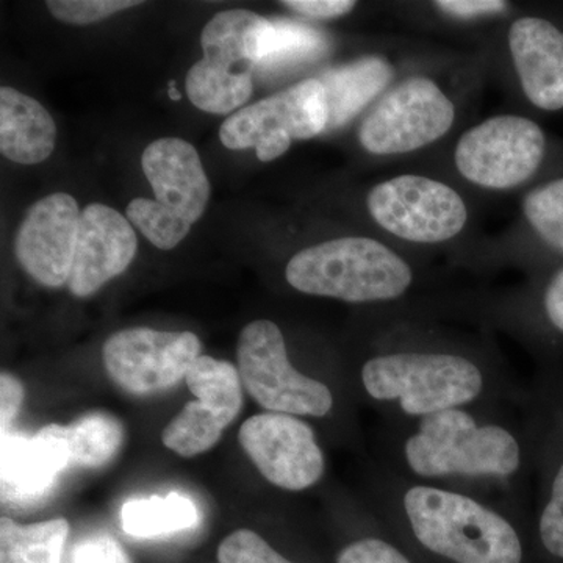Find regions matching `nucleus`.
<instances>
[{
    "label": "nucleus",
    "mask_w": 563,
    "mask_h": 563,
    "mask_svg": "<svg viewBox=\"0 0 563 563\" xmlns=\"http://www.w3.org/2000/svg\"><path fill=\"white\" fill-rule=\"evenodd\" d=\"M70 466L99 468L109 463L121 450L124 429L120 420L106 412L85 415L73 424L65 426Z\"/></svg>",
    "instance_id": "obj_24"
},
{
    "label": "nucleus",
    "mask_w": 563,
    "mask_h": 563,
    "mask_svg": "<svg viewBox=\"0 0 563 563\" xmlns=\"http://www.w3.org/2000/svg\"><path fill=\"white\" fill-rule=\"evenodd\" d=\"M391 76V66L383 58H363L325 73L320 81L328 96V129L340 128L350 121L383 90Z\"/></svg>",
    "instance_id": "obj_21"
},
{
    "label": "nucleus",
    "mask_w": 563,
    "mask_h": 563,
    "mask_svg": "<svg viewBox=\"0 0 563 563\" xmlns=\"http://www.w3.org/2000/svg\"><path fill=\"white\" fill-rule=\"evenodd\" d=\"M366 207L383 231L415 244L451 242L470 220L461 192L442 180L417 174H401L374 185Z\"/></svg>",
    "instance_id": "obj_9"
},
{
    "label": "nucleus",
    "mask_w": 563,
    "mask_h": 563,
    "mask_svg": "<svg viewBox=\"0 0 563 563\" xmlns=\"http://www.w3.org/2000/svg\"><path fill=\"white\" fill-rule=\"evenodd\" d=\"M373 512L421 551L446 563H523L521 512L440 485L374 470Z\"/></svg>",
    "instance_id": "obj_3"
},
{
    "label": "nucleus",
    "mask_w": 563,
    "mask_h": 563,
    "mask_svg": "<svg viewBox=\"0 0 563 563\" xmlns=\"http://www.w3.org/2000/svg\"><path fill=\"white\" fill-rule=\"evenodd\" d=\"M201 340L192 332L124 329L103 344V368L122 390L151 395L181 383L201 357Z\"/></svg>",
    "instance_id": "obj_12"
},
{
    "label": "nucleus",
    "mask_w": 563,
    "mask_h": 563,
    "mask_svg": "<svg viewBox=\"0 0 563 563\" xmlns=\"http://www.w3.org/2000/svg\"><path fill=\"white\" fill-rule=\"evenodd\" d=\"M199 521L195 503L180 493L131 499L122 506V531L136 539H155L195 528Z\"/></svg>",
    "instance_id": "obj_22"
},
{
    "label": "nucleus",
    "mask_w": 563,
    "mask_h": 563,
    "mask_svg": "<svg viewBox=\"0 0 563 563\" xmlns=\"http://www.w3.org/2000/svg\"><path fill=\"white\" fill-rule=\"evenodd\" d=\"M128 220L158 250H174L184 242L191 225L177 220L152 199L136 198L128 206Z\"/></svg>",
    "instance_id": "obj_27"
},
{
    "label": "nucleus",
    "mask_w": 563,
    "mask_h": 563,
    "mask_svg": "<svg viewBox=\"0 0 563 563\" xmlns=\"http://www.w3.org/2000/svg\"><path fill=\"white\" fill-rule=\"evenodd\" d=\"M139 247L131 221L103 203H90L80 214L79 236L69 276V290L88 298L120 276Z\"/></svg>",
    "instance_id": "obj_16"
},
{
    "label": "nucleus",
    "mask_w": 563,
    "mask_h": 563,
    "mask_svg": "<svg viewBox=\"0 0 563 563\" xmlns=\"http://www.w3.org/2000/svg\"><path fill=\"white\" fill-rule=\"evenodd\" d=\"M536 484L533 531L544 553L563 561V368L543 374L526 399Z\"/></svg>",
    "instance_id": "obj_11"
},
{
    "label": "nucleus",
    "mask_w": 563,
    "mask_h": 563,
    "mask_svg": "<svg viewBox=\"0 0 563 563\" xmlns=\"http://www.w3.org/2000/svg\"><path fill=\"white\" fill-rule=\"evenodd\" d=\"M70 466L65 426L47 424L33 437L2 435L3 501L43 496Z\"/></svg>",
    "instance_id": "obj_19"
},
{
    "label": "nucleus",
    "mask_w": 563,
    "mask_h": 563,
    "mask_svg": "<svg viewBox=\"0 0 563 563\" xmlns=\"http://www.w3.org/2000/svg\"><path fill=\"white\" fill-rule=\"evenodd\" d=\"M433 7L454 20H474L506 13L510 3L504 0H439Z\"/></svg>",
    "instance_id": "obj_32"
},
{
    "label": "nucleus",
    "mask_w": 563,
    "mask_h": 563,
    "mask_svg": "<svg viewBox=\"0 0 563 563\" xmlns=\"http://www.w3.org/2000/svg\"><path fill=\"white\" fill-rule=\"evenodd\" d=\"M548 152L550 141L539 122L521 114H496L462 133L454 163L474 187L507 191L532 180Z\"/></svg>",
    "instance_id": "obj_7"
},
{
    "label": "nucleus",
    "mask_w": 563,
    "mask_h": 563,
    "mask_svg": "<svg viewBox=\"0 0 563 563\" xmlns=\"http://www.w3.org/2000/svg\"><path fill=\"white\" fill-rule=\"evenodd\" d=\"M355 387L387 424H409L451 409L518 406L528 395L487 352L391 339L363 358Z\"/></svg>",
    "instance_id": "obj_2"
},
{
    "label": "nucleus",
    "mask_w": 563,
    "mask_h": 563,
    "mask_svg": "<svg viewBox=\"0 0 563 563\" xmlns=\"http://www.w3.org/2000/svg\"><path fill=\"white\" fill-rule=\"evenodd\" d=\"M22 401H24V387L21 380L11 376L10 373H2L0 376V426H2V435L7 433L11 422L20 412Z\"/></svg>",
    "instance_id": "obj_35"
},
{
    "label": "nucleus",
    "mask_w": 563,
    "mask_h": 563,
    "mask_svg": "<svg viewBox=\"0 0 563 563\" xmlns=\"http://www.w3.org/2000/svg\"><path fill=\"white\" fill-rule=\"evenodd\" d=\"M220 563H295L274 550L261 533L239 529L229 533L218 547Z\"/></svg>",
    "instance_id": "obj_29"
},
{
    "label": "nucleus",
    "mask_w": 563,
    "mask_h": 563,
    "mask_svg": "<svg viewBox=\"0 0 563 563\" xmlns=\"http://www.w3.org/2000/svg\"><path fill=\"white\" fill-rule=\"evenodd\" d=\"M525 401L501 409H451L409 424H385L383 465L406 479L529 512L526 488L533 459Z\"/></svg>",
    "instance_id": "obj_1"
},
{
    "label": "nucleus",
    "mask_w": 563,
    "mask_h": 563,
    "mask_svg": "<svg viewBox=\"0 0 563 563\" xmlns=\"http://www.w3.org/2000/svg\"><path fill=\"white\" fill-rule=\"evenodd\" d=\"M169 98L174 99V101H179L180 95L179 92H177V90H174L173 88V90L169 91Z\"/></svg>",
    "instance_id": "obj_36"
},
{
    "label": "nucleus",
    "mask_w": 563,
    "mask_h": 563,
    "mask_svg": "<svg viewBox=\"0 0 563 563\" xmlns=\"http://www.w3.org/2000/svg\"><path fill=\"white\" fill-rule=\"evenodd\" d=\"M70 563H131L120 544L110 537H96L77 544Z\"/></svg>",
    "instance_id": "obj_33"
},
{
    "label": "nucleus",
    "mask_w": 563,
    "mask_h": 563,
    "mask_svg": "<svg viewBox=\"0 0 563 563\" xmlns=\"http://www.w3.org/2000/svg\"><path fill=\"white\" fill-rule=\"evenodd\" d=\"M547 346L563 344V263H559L532 295V314Z\"/></svg>",
    "instance_id": "obj_28"
},
{
    "label": "nucleus",
    "mask_w": 563,
    "mask_h": 563,
    "mask_svg": "<svg viewBox=\"0 0 563 563\" xmlns=\"http://www.w3.org/2000/svg\"><path fill=\"white\" fill-rule=\"evenodd\" d=\"M141 166L163 210L190 225L201 220L210 181L192 144L180 139L154 141L144 150Z\"/></svg>",
    "instance_id": "obj_18"
},
{
    "label": "nucleus",
    "mask_w": 563,
    "mask_h": 563,
    "mask_svg": "<svg viewBox=\"0 0 563 563\" xmlns=\"http://www.w3.org/2000/svg\"><path fill=\"white\" fill-rule=\"evenodd\" d=\"M52 16L66 24L88 25L107 20L120 11L141 5L135 0H49Z\"/></svg>",
    "instance_id": "obj_30"
},
{
    "label": "nucleus",
    "mask_w": 563,
    "mask_h": 563,
    "mask_svg": "<svg viewBox=\"0 0 563 563\" xmlns=\"http://www.w3.org/2000/svg\"><path fill=\"white\" fill-rule=\"evenodd\" d=\"M292 290L347 303L401 301L412 290V265L369 236H342L296 252L285 266Z\"/></svg>",
    "instance_id": "obj_4"
},
{
    "label": "nucleus",
    "mask_w": 563,
    "mask_h": 563,
    "mask_svg": "<svg viewBox=\"0 0 563 563\" xmlns=\"http://www.w3.org/2000/svg\"><path fill=\"white\" fill-rule=\"evenodd\" d=\"M185 383L196 401L185 404L166 424L162 442L174 453L190 459L220 442L222 431L242 412L243 383L231 362L210 355H201L192 363Z\"/></svg>",
    "instance_id": "obj_14"
},
{
    "label": "nucleus",
    "mask_w": 563,
    "mask_h": 563,
    "mask_svg": "<svg viewBox=\"0 0 563 563\" xmlns=\"http://www.w3.org/2000/svg\"><path fill=\"white\" fill-rule=\"evenodd\" d=\"M335 563H413L387 533H365L344 544Z\"/></svg>",
    "instance_id": "obj_31"
},
{
    "label": "nucleus",
    "mask_w": 563,
    "mask_h": 563,
    "mask_svg": "<svg viewBox=\"0 0 563 563\" xmlns=\"http://www.w3.org/2000/svg\"><path fill=\"white\" fill-rule=\"evenodd\" d=\"M69 523L65 518L35 525L0 520V563H60Z\"/></svg>",
    "instance_id": "obj_23"
},
{
    "label": "nucleus",
    "mask_w": 563,
    "mask_h": 563,
    "mask_svg": "<svg viewBox=\"0 0 563 563\" xmlns=\"http://www.w3.org/2000/svg\"><path fill=\"white\" fill-rule=\"evenodd\" d=\"M285 7L313 20H335L351 13L357 3L352 0H285Z\"/></svg>",
    "instance_id": "obj_34"
},
{
    "label": "nucleus",
    "mask_w": 563,
    "mask_h": 563,
    "mask_svg": "<svg viewBox=\"0 0 563 563\" xmlns=\"http://www.w3.org/2000/svg\"><path fill=\"white\" fill-rule=\"evenodd\" d=\"M236 361L243 387L266 412L325 420L336 409L332 385L292 363L284 332L272 320L250 322L240 333Z\"/></svg>",
    "instance_id": "obj_6"
},
{
    "label": "nucleus",
    "mask_w": 563,
    "mask_h": 563,
    "mask_svg": "<svg viewBox=\"0 0 563 563\" xmlns=\"http://www.w3.org/2000/svg\"><path fill=\"white\" fill-rule=\"evenodd\" d=\"M329 128L328 96L320 79H307L233 113L222 122L228 150H255L261 162H273L295 140H310Z\"/></svg>",
    "instance_id": "obj_10"
},
{
    "label": "nucleus",
    "mask_w": 563,
    "mask_h": 563,
    "mask_svg": "<svg viewBox=\"0 0 563 563\" xmlns=\"http://www.w3.org/2000/svg\"><path fill=\"white\" fill-rule=\"evenodd\" d=\"M239 440L258 473L280 490H310L324 477V451L313 426L303 418L254 415L243 422Z\"/></svg>",
    "instance_id": "obj_13"
},
{
    "label": "nucleus",
    "mask_w": 563,
    "mask_h": 563,
    "mask_svg": "<svg viewBox=\"0 0 563 563\" xmlns=\"http://www.w3.org/2000/svg\"><path fill=\"white\" fill-rule=\"evenodd\" d=\"M325 46L321 33L291 21H272L265 41L263 69L280 68L320 54Z\"/></svg>",
    "instance_id": "obj_26"
},
{
    "label": "nucleus",
    "mask_w": 563,
    "mask_h": 563,
    "mask_svg": "<svg viewBox=\"0 0 563 563\" xmlns=\"http://www.w3.org/2000/svg\"><path fill=\"white\" fill-rule=\"evenodd\" d=\"M269 25L272 21L242 9L221 11L210 20L201 36L202 60L185 80L196 109L228 114L250 101Z\"/></svg>",
    "instance_id": "obj_5"
},
{
    "label": "nucleus",
    "mask_w": 563,
    "mask_h": 563,
    "mask_svg": "<svg viewBox=\"0 0 563 563\" xmlns=\"http://www.w3.org/2000/svg\"><path fill=\"white\" fill-rule=\"evenodd\" d=\"M57 125L36 99L0 88V152L20 165H38L55 150Z\"/></svg>",
    "instance_id": "obj_20"
},
{
    "label": "nucleus",
    "mask_w": 563,
    "mask_h": 563,
    "mask_svg": "<svg viewBox=\"0 0 563 563\" xmlns=\"http://www.w3.org/2000/svg\"><path fill=\"white\" fill-rule=\"evenodd\" d=\"M510 57L526 101L537 110H563V29L542 16H521L509 29Z\"/></svg>",
    "instance_id": "obj_17"
},
{
    "label": "nucleus",
    "mask_w": 563,
    "mask_h": 563,
    "mask_svg": "<svg viewBox=\"0 0 563 563\" xmlns=\"http://www.w3.org/2000/svg\"><path fill=\"white\" fill-rule=\"evenodd\" d=\"M79 203L54 192L33 203L16 233L14 252L25 273L44 287L68 284L80 224Z\"/></svg>",
    "instance_id": "obj_15"
},
{
    "label": "nucleus",
    "mask_w": 563,
    "mask_h": 563,
    "mask_svg": "<svg viewBox=\"0 0 563 563\" xmlns=\"http://www.w3.org/2000/svg\"><path fill=\"white\" fill-rule=\"evenodd\" d=\"M521 211L537 242L563 263V176L533 187L525 196Z\"/></svg>",
    "instance_id": "obj_25"
},
{
    "label": "nucleus",
    "mask_w": 563,
    "mask_h": 563,
    "mask_svg": "<svg viewBox=\"0 0 563 563\" xmlns=\"http://www.w3.org/2000/svg\"><path fill=\"white\" fill-rule=\"evenodd\" d=\"M457 110L435 80L415 76L385 92L358 128L363 150L377 157L412 154L453 129Z\"/></svg>",
    "instance_id": "obj_8"
}]
</instances>
